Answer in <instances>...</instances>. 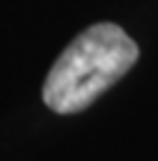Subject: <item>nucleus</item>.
Wrapping results in <instances>:
<instances>
[{"label":"nucleus","instance_id":"f257e3e1","mask_svg":"<svg viewBox=\"0 0 158 161\" xmlns=\"http://www.w3.org/2000/svg\"><path fill=\"white\" fill-rule=\"evenodd\" d=\"M138 43L120 25L95 23L55 58L43 83V103L63 116L85 111L138 63Z\"/></svg>","mask_w":158,"mask_h":161}]
</instances>
